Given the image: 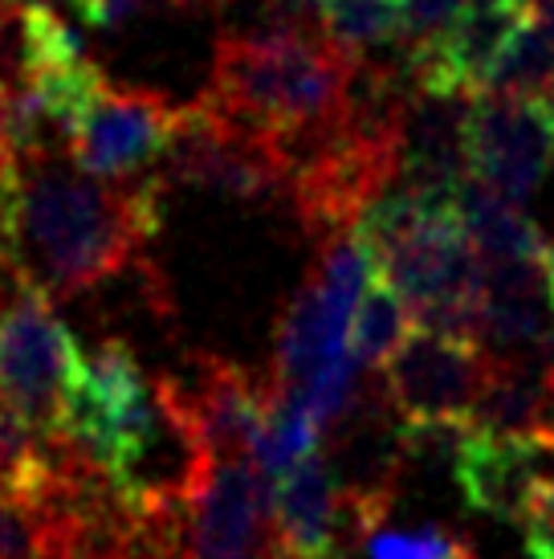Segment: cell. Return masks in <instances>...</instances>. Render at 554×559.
<instances>
[{"label":"cell","instance_id":"6","mask_svg":"<svg viewBox=\"0 0 554 559\" xmlns=\"http://www.w3.org/2000/svg\"><path fill=\"white\" fill-rule=\"evenodd\" d=\"M188 103L147 86H103L70 131V156L77 168L103 180H127L155 168L176 140Z\"/></svg>","mask_w":554,"mask_h":559},{"label":"cell","instance_id":"33","mask_svg":"<svg viewBox=\"0 0 554 559\" xmlns=\"http://www.w3.org/2000/svg\"><path fill=\"white\" fill-rule=\"evenodd\" d=\"M49 559H65V556H49Z\"/></svg>","mask_w":554,"mask_h":559},{"label":"cell","instance_id":"15","mask_svg":"<svg viewBox=\"0 0 554 559\" xmlns=\"http://www.w3.org/2000/svg\"><path fill=\"white\" fill-rule=\"evenodd\" d=\"M351 314L342 302L323 290L318 274L310 270V278L286 298L281 319L274 335V389H298L306 392L318 376L351 356L347 335H351Z\"/></svg>","mask_w":554,"mask_h":559},{"label":"cell","instance_id":"11","mask_svg":"<svg viewBox=\"0 0 554 559\" xmlns=\"http://www.w3.org/2000/svg\"><path fill=\"white\" fill-rule=\"evenodd\" d=\"M184 396L216 462L253 457L257 433L274 404L269 376L249 372L245 364L225 356H196V372L184 380Z\"/></svg>","mask_w":554,"mask_h":559},{"label":"cell","instance_id":"18","mask_svg":"<svg viewBox=\"0 0 554 559\" xmlns=\"http://www.w3.org/2000/svg\"><path fill=\"white\" fill-rule=\"evenodd\" d=\"M323 437H326V429L306 392L274 389L269 417H265L262 433H257V445H253V462L277 481V478H286L298 462H306L310 453H318Z\"/></svg>","mask_w":554,"mask_h":559},{"label":"cell","instance_id":"21","mask_svg":"<svg viewBox=\"0 0 554 559\" xmlns=\"http://www.w3.org/2000/svg\"><path fill=\"white\" fill-rule=\"evenodd\" d=\"M485 91L526 94V98H542L554 91V37L546 25H539V16L509 41L502 62L493 66Z\"/></svg>","mask_w":554,"mask_h":559},{"label":"cell","instance_id":"17","mask_svg":"<svg viewBox=\"0 0 554 559\" xmlns=\"http://www.w3.org/2000/svg\"><path fill=\"white\" fill-rule=\"evenodd\" d=\"M457 209H461V221L469 229V241L478 246L481 262H518V258L542 262L551 253L554 241L526 217L522 204L502 197L473 171L457 188Z\"/></svg>","mask_w":554,"mask_h":559},{"label":"cell","instance_id":"32","mask_svg":"<svg viewBox=\"0 0 554 559\" xmlns=\"http://www.w3.org/2000/svg\"><path fill=\"white\" fill-rule=\"evenodd\" d=\"M546 29H551V37H554V0L546 4Z\"/></svg>","mask_w":554,"mask_h":559},{"label":"cell","instance_id":"31","mask_svg":"<svg viewBox=\"0 0 554 559\" xmlns=\"http://www.w3.org/2000/svg\"><path fill=\"white\" fill-rule=\"evenodd\" d=\"M4 4H9V9H21V4H33V0H4ZM46 4H58V0H46ZM65 4V0H62Z\"/></svg>","mask_w":554,"mask_h":559},{"label":"cell","instance_id":"19","mask_svg":"<svg viewBox=\"0 0 554 559\" xmlns=\"http://www.w3.org/2000/svg\"><path fill=\"white\" fill-rule=\"evenodd\" d=\"M408 323H412V311H408L404 295L384 274H375L368 282L363 298H359V307H354L351 335H347V347L359 359V368L363 372H380L387 356L408 340Z\"/></svg>","mask_w":554,"mask_h":559},{"label":"cell","instance_id":"16","mask_svg":"<svg viewBox=\"0 0 554 559\" xmlns=\"http://www.w3.org/2000/svg\"><path fill=\"white\" fill-rule=\"evenodd\" d=\"M469 425L485 433L542 441L554 450V352L493 356L490 380Z\"/></svg>","mask_w":554,"mask_h":559},{"label":"cell","instance_id":"24","mask_svg":"<svg viewBox=\"0 0 554 559\" xmlns=\"http://www.w3.org/2000/svg\"><path fill=\"white\" fill-rule=\"evenodd\" d=\"M522 544L530 559H554V478H542L522 511Z\"/></svg>","mask_w":554,"mask_h":559},{"label":"cell","instance_id":"4","mask_svg":"<svg viewBox=\"0 0 554 559\" xmlns=\"http://www.w3.org/2000/svg\"><path fill=\"white\" fill-rule=\"evenodd\" d=\"M155 168L168 188H201L241 204H290V152L262 131L220 115L204 98L188 103L176 140Z\"/></svg>","mask_w":554,"mask_h":559},{"label":"cell","instance_id":"27","mask_svg":"<svg viewBox=\"0 0 554 559\" xmlns=\"http://www.w3.org/2000/svg\"><path fill=\"white\" fill-rule=\"evenodd\" d=\"M164 9H176V13H204V9H225L220 0H155Z\"/></svg>","mask_w":554,"mask_h":559},{"label":"cell","instance_id":"23","mask_svg":"<svg viewBox=\"0 0 554 559\" xmlns=\"http://www.w3.org/2000/svg\"><path fill=\"white\" fill-rule=\"evenodd\" d=\"M368 559H478L473 547L457 531L445 527H416L387 531L380 527L368 539Z\"/></svg>","mask_w":554,"mask_h":559},{"label":"cell","instance_id":"2","mask_svg":"<svg viewBox=\"0 0 554 559\" xmlns=\"http://www.w3.org/2000/svg\"><path fill=\"white\" fill-rule=\"evenodd\" d=\"M359 58L363 53L326 29L265 25L225 33L213 49V74L201 98L290 152L347 107Z\"/></svg>","mask_w":554,"mask_h":559},{"label":"cell","instance_id":"29","mask_svg":"<svg viewBox=\"0 0 554 559\" xmlns=\"http://www.w3.org/2000/svg\"><path fill=\"white\" fill-rule=\"evenodd\" d=\"M542 270H546V295H551V307H554V246H551V253H546Z\"/></svg>","mask_w":554,"mask_h":559},{"label":"cell","instance_id":"14","mask_svg":"<svg viewBox=\"0 0 554 559\" xmlns=\"http://www.w3.org/2000/svg\"><path fill=\"white\" fill-rule=\"evenodd\" d=\"M554 450L542 441H522V437L485 433L469 425V437L457 457V490L473 511L490 519L518 523L530 495L539 490L542 478H551Z\"/></svg>","mask_w":554,"mask_h":559},{"label":"cell","instance_id":"13","mask_svg":"<svg viewBox=\"0 0 554 559\" xmlns=\"http://www.w3.org/2000/svg\"><path fill=\"white\" fill-rule=\"evenodd\" d=\"M469 94L420 91L412 82V103L404 119L400 188L424 197H457L469 176Z\"/></svg>","mask_w":554,"mask_h":559},{"label":"cell","instance_id":"22","mask_svg":"<svg viewBox=\"0 0 554 559\" xmlns=\"http://www.w3.org/2000/svg\"><path fill=\"white\" fill-rule=\"evenodd\" d=\"M58 531L41 502L0 495V559H49Z\"/></svg>","mask_w":554,"mask_h":559},{"label":"cell","instance_id":"8","mask_svg":"<svg viewBox=\"0 0 554 559\" xmlns=\"http://www.w3.org/2000/svg\"><path fill=\"white\" fill-rule=\"evenodd\" d=\"M539 16V0H469L424 46L404 49L408 74L420 91H445L478 98L490 86L493 66L509 41Z\"/></svg>","mask_w":554,"mask_h":559},{"label":"cell","instance_id":"1","mask_svg":"<svg viewBox=\"0 0 554 559\" xmlns=\"http://www.w3.org/2000/svg\"><path fill=\"white\" fill-rule=\"evenodd\" d=\"M164 192L159 168L127 185L77 168L70 152L25 156L0 180V253L53 302L82 298L147 262Z\"/></svg>","mask_w":554,"mask_h":559},{"label":"cell","instance_id":"28","mask_svg":"<svg viewBox=\"0 0 554 559\" xmlns=\"http://www.w3.org/2000/svg\"><path fill=\"white\" fill-rule=\"evenodd\" d=\"M542 110V119H546V127H551V143H554V91L551 94H542V98H534Z\"/></svg>","mask_w":554,"mask_h":559},{"label":"cell","instance_id":"3","mask_svg":"<svg viewBox=\"0 0 554 559\" xmlns=\"http://www.w3.org/2000/svg\"><path fill=\"white\" fill-rule=\"evenodd\" d=\"M82 347L37 282L9 274L0 302V404L58 437L62 404L82 372Z\"/></svg>","mask_w":554,"mask_h":559},{"label":"cell","instance_id":"5","mask_svg":"<svg viewBox=\"0 0 554 559\" xmlns=\"http://www.w3.org/2000/svg\"><path fill=\"white\" fill-rule=\"evenodd\" d=\"M490 364L493 356L485 343L416 326L387 356L375 380H380L387 404L412 425L473 420V408L490 380Z\"/></svg>","mask_w":554,"mask_h":559},{"label":"cell","instance_id":"25","mask_svg":"<svg viewBox=\"0 0 554 559\" xmlns=\"http://www.w3.org/2000/svg\"><path fill=\"white\" fill-rule=\"evenodd\" d=\"M469 0H404V37L400 46H424L461 13Z\"/></svg>","mask_w":554,"mask_h":559},{"label":"cell","instance_id":"34","mask_svg":"<svg viewBox=\"0 0 554 559\" xmlns=\"http://www.w3.org/2000/svg\"><path fill=\"white\" fill-rule=\"evenodd\" d=\"M220 4H232V0H220Z\"/></svg>","mask_w":554,"mask_h":559},{"label":"cell","instance_id":"30","mask_svg":"<svg viewBox=\"0 0 554 559\" xmlns=\"http://www.w3.org/2000/svg\"><path fill=\"white\" fill-rule=\"evenodd\" d=\"M9 274H13V270H9L4 253H0V302H4V290H9Z\"/></svg>","mask_w":554,"mask_h":559},{"label":"cell","instance_id":"20","mask_svg":"<svg viewBox=\"0 0 554 559\" xmlns=\"http://www.w3.org/2000/svg\"><path fill=\"white\" fill-rule=\"evenodd\" d=\"M323 29L354 53L404 37V0H323Z\"/></svg>","mask_w":554,"mask_h":559},{"label":"cell","instance_id":"26","mask_svg":"<svg viewBox=\"0 0 554 559\" xmlns=\"http://www.w3.org/2000/svg\"><path fill=\"white\" fill-rule=\"evenodd\" d=\"M70 9H74L86 25H94V29H123L131 16H138L147 4H155V0H65Z\"/></svg>","mask_w":554,"mask_h":559},{"label":"cell","instance_id":"7","mask_svg":"<svg viewBox=\"0 0 554 559\" xmlns=\"http://www.w3.org/2000/svg\"><path fill=\"white\" fill-rule=\"evenodd\" d=\"M155 376L138 368L135 352L123 340H107L82 359L74 389L62 404L58 437L74 441L77 450L107 469L119 462L127 437L135 433L143 413L152 408Z\"/></svg>","mask_w":554,"mask_h":559},{"label":"cell","instance_id":"35","mask_svg":"<svg viewBox=\"0 0 554 559\" xmlns=\"http://www.w3.org/2000/svg\"><path fill=\"white\" fill-rule=\"evenodd\" d=\"M539 4H551V0H539Z\"/></svg>","mask_w":554,"mask_h":559},{"label":"cell","instance_id":"9","mask_svg":"<svg viewBox=\"0 0 554 559\" xmlns=\"http://www.w3.org/2000/svg\"><path fill=\"white\" fill-rule=\"evenodd\" d=\"M274 478L253 457L216 462L184 514V559H274Z\"/></svg>","mask_w":554,"mask_h":559},{"label":"cell","instance_id":"12","mask_svg":"<svg viewBox=\"0 0 554 559\" xmlns=\"http://www.w3.org/2000/svg\"><path fill=\"white\" fill-rule=\"evenodd\" d=\"M274 539L286 559H347V502L323 450L274 481Z\"/></svg>","mask_w":554,"mask_h":559},{"label":"cell","instance_id":"10","mask_svg":"<svg viewBox=\"0 0 554 559\" xmlns=\"http://www.w3.org/2000/svg\"><path fill=\"white\" fill-rule=\"evenodd\" d=\"M554 143L534 98L481 91L469 107V171L502 197L526 204L551 168Z\"/></svg>","mask_w":554,"mask_h":559}]
</instances>
